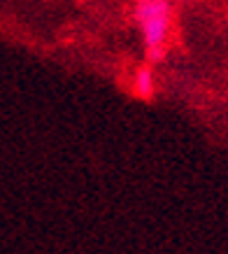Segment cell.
Here are the masks:
<instances>
[{"label":"cell","instance_id":"6da1fadb","mask_svg":"<svg viewBox=\"0 0 228 254\" xmlns=\"http://www.w3.org/2000/svg\"><path fill=\"white\" fill-rule=\"evenodd\" d=\"M133 19L142 35L147 61L161 63L168 54L172 23H175L172 2L170 0H135Z\"/></svg>","mask_w":228,"mask_h":254},{"label":"cell","instance_id":"7a4b0ae2","mask_svg":"<svg viewBox=\"0 0 228 254\" xmlns=\"http://www.w3.org/2000/svg\"><path fill=\"white\" fill-rule=\"evenodd\" d=\"M130 93L137 100H154L156 96V72H154L152 63L137 65L130 75Z\"/></svg>","mask_w":228,"mask_h":254},{"label":"cell","instance_id":"3957f363","mask_svg":"<svg viewBox=\"0 0 228 254\" xmlns=\"http://www.w3.org/2000/svg\"><path fill=\"white\" fill-rule=\"evenodd\" d=\"M179 2H189V0H179Z\"/></svg>","mask_w":228,"mask_h":254}]
</instances>
